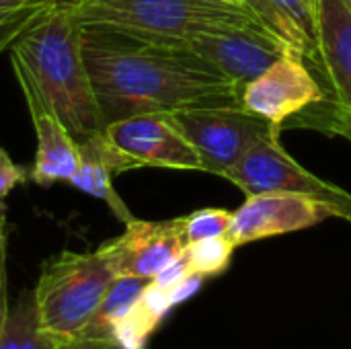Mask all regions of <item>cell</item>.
Wrapping results in <instances>:
<instances>
[{"mask_svg":"<svg viewBox=\"0 0 351 349\" xmlns=\"http://www.w3.org/2000/svg\"><path fill=\"white\" fill-rule=\"evenodd\" d=\"M78 150H80V165L68 185L105 202L119 222L123 224L132 222L136 216L130 212L121 195L115 191L113 177L125 171H134L138 167L125 154H121L105 138L103 132L78 142Z\"/></svg>","mask_w":351,"mask_h":349,"instance_id":"13","label":"cell"},{"mask_svg":"<svg viewBox=\"0 0 351 349\" xmlns=\"http://www.w3.org/2000/svg\"><path fill=\"white\" fill-rule=\"evenodd\" d=\"M280 136L282 128H276L269 134L261 136L245 152V156L222 177L237 185L245 195L271 191L304 195L325 204L333 212V218L351 222L350 191L304 169L286 152Z\"/></svg>","mask_w":351,"mask_h":349,"instance_id":"5","label":"cell"},{"mask_svg":"<svg viewBox=\"0 0 351 349\" xmlns=\"http://www.w3.org/2000/svg\"><path fill=\"white\" fill-rule=\"evenodd\" d=\"M187 45L232 78L241 88L263 74L288 49H294L280 35L259 23L204 33L189 39Z\"/></svg>","mask_w":351,"mask_h":349,"instance_id":"11","label":"cell"},{"mask_svg":"<svg viewBox=\"0 0 351 349\" xmlns=\"http://www.w3.org/2000/svg\"><path fill=\"white\" fill-rule=\"evenodd\" d=\"M226 2H232V4H241V6H247L245 0H226Z\"/></svg>","mask_w":351,"mask_h":349,"instance_id":"26","label":"cell"},{"mask_svg":"<svg viewBox=\"0 0 351 349\" xmlns=\"http://www.w3.org/2000/svg\"><path fill=\"white\" fill-rule=\"evenodd\" d=\"M6 245H8V226L6 210L0 204V333L6 325L10 304H8V278H6Z\"/></svg>","mask_w":351,"mask_h":349,"instance_id":"22","label":"cell"},{"mask_svg":"<svg viewBox=\"0 0 351 349\" xmlns=\"http://www.w3.org/2000/svg\"><path fill=\"white\" fill-rule=\"evenodd\" d=\"M317 64L331 99L311 117L315 128L351 142V6L348 0H319Z\"/></svg>","mask_w":351,"mask_h":349,"instance_id":"7","label":"cell"},{"mask_svg":"<svg viewBox=\"0 0 351 349\" xmlns=\"http://www.w3.org/2000/svg\"><path fill=\"white\" fill-rule=\"evenodd\" d=\"M169 117L199 152L204 173L220 177L234 167L261 136L280 128L249 113L243 105L191 107L169 113Z\"/></svg>","mask_w":351,"mask_h":349,"instance_id":"6","label":"cell"},{"mask_svg":"<svg viewBox=\"0 0 351 349\" xmlns=\"http://www.w3.org/2000/svg\"><path fill=\"white\" fill-rule=\"evenodd\" d=\"M232 222V212L224 208H204L195 210L189 216H183V232L187 245L206 241V239H216V237H226L228 228Z\"/></svg>","mask_w":351,"mask_h":349,"instance_id":"20","label":"cell"},{"mask_svg":"<svg viewBox=\"0 0 351 349\" xmlns=\"http://www.w3.org/2000/svg\"><path fill=\"white\" fill-rule=\"evenodd\" d=\"M103 121L191 107L241 105L243 88L185 43L80 25Z\"/></svg>","mask_w":351,"mask_h":349,"instance_id":"1","label":"cell"},{"mask_svg":"<svg viewBox=\"0 0 351 349\" xmlns=\"http://www.w3.org/2000/svg\"><path fill=\"white\" fill-rule=\"evenodd\" d=\"M187 249L183 232V216L173 220H138L125 224V230L103 243L97 251L115 272V276H132L154 280Z\"/></svg>","mask_w":351,"mask_h":349,"instance_id":"10","label":"cell"},{"mask_svg":"<svg viewBox=\"0 0 351 349\" xmlns=\"http://www.w3.org/2000/svg\"><path fill=\"white\" fill-rule=\"evenodd\" d=\"M348 2H350V6H351V0H348Z\"/></svg>","mask_w":351,"mask_h":349,"instance_id":"27","label":"cell"},{"mask_svg":"<svg viewBox=\"0 0 351 349\" xmlns=\"http://www.w3.org/2000/svg\"><path fill=\"white\" fill-rule=\"evenodd\" d=\"M152 280L132 278V276H117L109 290L105 292L103 300L99 302L97 311L82 327L76 337H95V339H115L119 323L128 317L134 309L138 298L144 294Z\"/></svg>","mask_w":351,"mask_h":349,"instance_id":"15","label":"cell"},{"mask_svg":"<svg viewBox=\"0 0 351 349\" xmlns=\"http://www.w3.org/2000/svg\"><path fill=\"white\" fill-rule=\"evenodd\" d=\"M27 103L47 107L82 142L105 121L82 53V29L68 10H53L21 31L8 47Z\"/></svg>","mask_w":351,"mask_h":349,"instance_id":"2","label":"cell"},{"mask_svg":"<svg viewBox=\"0 0 351 349\" xmlns=\"http://www.w3.org/2000/svg\"><path fill=\"white\" fill-rule=\"evenodd\" d=\"M0 349H56V339L41 327L33 290H21L0 333Z\"/></svg>","mask_w":351,"mask_h":349,"instance_id":"16","label":"cell"},{"mask_svg":"<svg viewBox=\"0 0 351 349\" xmlns=\"http://www.w3.org/2000/svg\"><path fill=\"white\" fill-rule=\"evenodd\" d=\"M115 278L99 251H60L49 257L33 288L41 327L56 341L76 337Z\"/></svg>","mask_w":351,"mask_h":349,"instance_id":"4","label":"cell"},{"mask_svg":"<svg viewBox=\"0 0 351 349\" xmlns=\"http://www.w3.org/2000/svg\"><path fill=\"white\" fill-rule=\"evenodd\" d=\"M27 177V171L21 165H16L6 150L0 148V204L16 185L25 183Z\"/></svg>","mask_w":351,"mask_h":349,"instance_id":"23","label":"cell"},{"mask_svg":"<svg viewBox=\"0 0 351 349\" xmlns=\"http://www.w3.org/2000/svg\"><path fill=\"white\" fill-rule=\"evenodd\" d=\"M56 349H128L117 339H95V337H70L56 341Z\"/></svg>","mask_w":351,"mask_h":349,"instance_id":"24","label":"cell"},{"mask_svg":"<svg viewBox=\"0 0 351 349\" xmlns=\"http://www.w3.org/2000/svg\"><path fill=\"white\" fill-rule=\"evenodd\" d=\"M234 249L237 247L230 243L228 237H216V239H206V241L187 245L183 257L187 261L189 272L206 280V278H214L226 272Z\"/></svg>","mask_w":351,"mask_h":349,"instance_id":"17","label":"cell"},{"mask_svg":"<svg viewBox=\"0 0 351 349\" xmlns=\"http://www.w3.org/2000/svg\"><path fill=\"white\" fill-rule=\"evenodd\" d=\"M327 218H333V212L311 197L280 191L255 193L247 195L245 204L232 212L226 237L234 247H243L255 241L313 228Z\"/></svg>","mask_w":351,"mask_h":349,"instance_id":"12","label":"cell"},{"mask_svg":"<svg viewBox=\"0 0 351 349\" xmlns=\"http://www.w3.org/2000/svg\"><path fill=\"white\" fill-rule=\"evenodd\" d=\"M327 101L323 84L298 49H288L263 74L245 84L241 95L243 109L280 128L298 115H311Z\"/></svg>","mask_w":351,"mask_h":349,"instance_id":"8","label":"cell"},{"mask_svg":"<svg viewBox=\"0 0 351 349\" xmlns=\"http://www.w3.org/2000/svg\"><path fill=\"white\" fill-rule=\"evenodd\" d=\"M27 109L37 136V154L31 171L33 183L39 187L70 183L80 165L78 140L47 107L27 103Z\"/></svg>","mask_w":351,"mask_h":349,"instance_id":"14","label":"cell"},{"mask_svg":"<svg viewBox=\"0 0 351 349\" xmlns=\"http://www.w3.org/2000/svg\"><path fill=\"white\" fill-rule=\"evenodd\" d=\"M51 4L53 0H0V51L31 23L51 12Z\"/></svg>","mask_w":351,"mask_h":349,"instance_id":"18","label":"cell"},{"mask_svg":"<svg viewBox=\"0 0 351 349\" xmlns=\"http://www.w3.org/2000/svg\"><path fill=\"white\" fill-rule=\"evenodd\" d=\"M245 2H247V6L263 21V25H265L267 29H271L276 35H280V37H282L286 43H290L294 49H298V51L306 58V62L317 64V58H315L311 45L306 43L304 35H302L286 16L274 6L271 0H245Z\"/></svg>","mask_w":351,"mask_h":349,"instance_id":"19","label":"cell"},{"mask_svg":"<svg viewBox=\"0 0 351 349\" xmlns=\"http://www.w3.org/2000/svg\"><path fill=\"white\" fill-rule=\"evenodd\" d=\"M84 0H53V4H51V12L53 10H74L76 6H80Z\"/></svg>","mask_w":351,"mask_h":349,"instance_id":"25","label":"cell"},{"mask_svg":"<svg viewBox=\"0 0 351 349\" xmlns=\"http://www.w3.org/2000/svg\"><path fill=\"white\" fill-rule=\"evenodd\" d=\"M274 6L304 35L317 58V14L319 0H271Z\"/></svg>","mask_w":351,"mask_h":349,"instance_id":"21","label":"cell"},{"mask_svg":"<svg viewBox=\"0 0 351 349\" xmlns=\"http://www.w3.org/2000/svg\"><path fill=\"white\" fill-rule=\"evenodd\" d=\"M70 12L80 25L185 45L204 33L263 25L249 6L226 0H84Z\"/></svg>","mask_w":351,"mask_h":349,"instance_id":"3","label":"cell"},{"mask_svg":"<svg viewBox=\"0 0 351 349\" xmlns=\"http://www.w3.org/2000/svg\"><path fill=\"white\" fill-rule=\"evenodd\" d=\"M103 134L138 169L204 171L195 146L165 113L132 115L109 121L105 123Z\"/></svg>","mask_w":351,"mask_h":349,"instance_id":"9","label":"cell"}]
</instances>
